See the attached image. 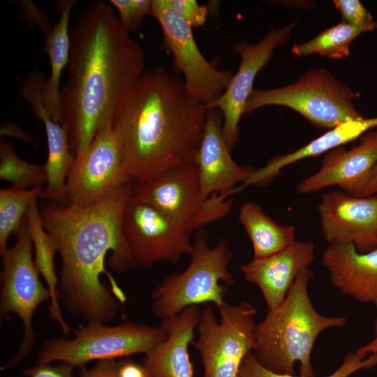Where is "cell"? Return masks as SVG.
I'll return each instance as SVG.
<instances>
[{
  "mask_svg": "<svg viewBox=\"0 0 377 377\" xmlns=\"http://www.w3.org/2000/svg\"><path fill=\"white\" fill-rule=\"evenodd\" d=\"M200 316L198 305H192L162 320L167 338L147 353L143 360L151 377H193L188 347L195 340Z\"/></svg>",
  "mask_w": 377,
  "mask_h": 377,
  "instance_id": "obj_20",
  "label": "cell"
},
{
  "mask_svg": "<svg viewBox=\"0 0 377 377\" xmlns=\"http://www.w3.org/2000/svg\"><path fill=\"white\" fill-rule=\"evenodd\" d=\"M360 96L325 68L310 70L290 85L271 89H253L244 110L249 114L266 105L290 108L313 126L326 129L363 117L354 101Z\"/></svg>",
  "mask_w": 377,
  "mask_h": 377,
  "instance_id": "obj_6",
  "label": "cell"
},
{
  "mask_svg": "<svg viewBox=\"0 0 377 377\" xmlns=\"http://www.w3.org/2000/svg\"><path fill=\"white\" fill-rule=\"evenodd\" d=\"M313 276L310 269L300 274L280 305L256 324L253 354L269 371L294 375L299 362L300 376L316 377L311 357L316 339L326 329L346 323L343 316H325L314 308L308 290Z\"/></svg>",
  "mask_w": 377,
  "mask_h": 377,
  "instance_id": "obj_4",
  "label": "cell"
},
{
  "mask_svg": "<svg viewBox=\"0 0 377 377\" xmlns=\"http://www.w3.org/2000/svg\"><path fill=\"white\" fill-rule=\"evenodd\" d=\"M377 365V354L363 355L355 352H348L340 367L325 377H348L362 369H370ZM237 377H302L294 375L279 374L267 370L260 364L252 352L244 357Z\"/></svg>",
  "mask_w": 377,
  "mask_h": 377,
  "instance_id": "obj_29",
  "label": "cell"
},
{
  "mask_svg": "<svg viewBox=\"0 0 377 377\" xmlns=\"http://www.w3.org/2000/svg\"><path fill=\"white\" fill-rule=\"evenodd\" d=\"M131 182L120 140L113 126H108L75 158L66 179V204L91 205Z\"/></svg>",
  "mask_w": 377,
  "mask_h": 377,
  "instance_id": "obj_12",
  "label": "cell"
},
{
  "mask_svg": "<svg viewBox=\"0 0 377 377\" xmlns=\"http://www.w3.org/2000/svg\"><path fill=\"white\" fill-rule=\"evenodd\" d=\"M375 126H377V117L343 122L295 151L276 156L269 161L264 167L253 170L247 180L233 190V193L251 185L265 186L288 165L305 158L326 154L355 140Z\"/></svg>",
  "mask_w": 377,
  "mask_h": 377,
  "instance_id": "obj_22",
  "label": "cell"
},
{
  "mask_svg": "<svg viewBox=\"0 0 377 377\" xmlns=\"http://www.w3.org/2000/svg\"><path fill=\"white\" fill-rule=\"evenodd\" d=\"M207 110L177 75L162 66L145 70L112 126L134 184L195 163Z\"/></svg>",
  "mask_w": 377,
  "mask_h": 377,
  "instance_id": "obj_3",
  "label": "cell"
},
{
  "mask_svg": "<svg viewBox=\"0 0 377 377\" xmlns=\"http://www.w3.org/2000/svg\"><path fill=\"white\" fill-rule=\"evenodd\" d=\"M238 218L252 243L254 259L276 253L296 241L293 226L276 223L253 202L242 205Z\"/></svg>",
  "mask_w": 377,
  "mask_h": 377,
  "instance_id": "obj_24",
  "label": "cell"
},
{
  "mask_svg": "<svg viewBox=\"0 0 377 377\" xmlns=\"http://www.w3.org/2000/svg\"><path fill=\"white\" fill-rule=\"evenodd\" d=\"M124 230L136 265L176 263L192 251L189 235L156 208L132 196L125 209Z\"/></svg>",
  "mask_w": 377,
  "mask_h": 377,
  "instance_id": "obj_13",
  "label": "cell"
},
{
  "mask_svg": "<svg viewBox=\"0 0 377 377\" xmlns=\"http://www.w3.org/2000/svg\"><path fill=\"white\" fill-rule=\"evenodd\" d=\"M151 15L160 24L165 47L182 72L188 93L207 107L226 90L233 73L220 70L200 51L192 27L175 10L170 0H152Z\"/></svg>",
  "mask_w": 377,
  "mask_h": 377,
  "instance_id": "obj_11",
  "label": "cell"
},
{
  "mask_svg": "<svg viewBox=\"0 0 377 377\" xmlns=\"http://www.w3.org/2000/svg\"><path fill=\"white\" fill-rule=\"evenodd\" d=\"M203 229L196 232L188 266L170 274L153 290L151 310L155 317L163 320L189 306L212 302L218 307L226 302V285L235 282L228 269L233 254L226 239L214 248L209 247Z\"/></svg>",
  "mask_w": 377,
  "mask_h": 377,
  "instance_id": "obj_5",
  "label": "cell"
},
{
  "mask_svg": "<svg viewBox=\"0 0 377 377\" xmlns=\"http://www.w3.org/2000/svg\"><path fill=\"white\" fill-rule=\"evenodd\" d=\"M129 183L99 202L77 206L49 202L40 209L45 230L61 260L57 298L71 316L87 323L112 321L126 296L106 270L117 273L136 265L124 230V215L132 196Z\"/></svg>",
  "mask_w": 377,
  "mask_h": 377,
  "instance_id": "obj_1",
  "label": "cell"
},
{
  "mask_svg": "<svg viewBox=\"0 0 377 377\" xmlns=\"http://www.w3.org/2000/svg\"><path fill=\"white\" fill-rule=\"evenodd\" d=\"M119 377H151L145 367L124 358L118 361Z\"/></svg>",
  "mask_w": 377,
  "mask_h": 377,
  "instance_id": "obj_35",
  "label": "cell"
},
{
  "mask_svg": "<svg viewBox=\"0 0 377 377\" xmlns=\"http://www.w3.org/2000/svg\"><path fill=\"white\" fill-rule=\"evenodd\" d=\"M203 136L197 154L201 198L213 195L228 198L238 184H243L253 170L235 163L223 133V116L219 110L207 108Z\"/></svg>",
  "mask_w": 377,
  "mask_h": 377,
  "instance_id": "obj_16",
  "label": "cell"
},
{
  "mask_svg": "<svg viewBox=\"0 0 377 377\" xmlns=\"http://www.w3.org/2000/svg\"><path fill=\"white\" fill-rule=\"evenodd\" d=\"M71 339L47 340L36 356V364L61 362L81 367L92 360L127 357L148 353L167 338L160 325L151 327L131 322L109 326L87 323L73 331Z\"/></svg>",
  "mask_w": 377,
  "mask_h": 377,
  "instance_id": "obj_7",
  "label": "cell"
},
{
  "mask_svg": "<svg viewBox=\"0 0 377 377\" xmlns=\"http://www.w3.org/2000/svg\"><path fill=\"white\" fill-rule=\"evenodd\" d=\"M374 337L368 343L361 346L355 352L359 355H370L377 354V318L374 323Z\"/></svg>",
  "mask_w": 377,
  "mask_h": 377,
  "instance_id": "obj_37",
  "label": "cell"
},
{
  "mask_svg": "<svg viewBox=\"0 0 377 377\" xmlns=\"http://www.w3.org/2000/svg\"><path fill=\"white\" fill-rule=\"evenodd\" d=\"M217 308L219 322L210 306L202 309L192 346L200 355L203 377H237L244 357L256 347L257 309L248 302Z\"/></svg>",
  "mask_w": 377,
  "mask_h": 377,
  "instance_id": "obj_9",
  "label": "cell"
},
{
  "mask_svg": "<svg viewBox=\"0 0 377 377\" xmlns=\"http://www.w3.org/2000/svg\"><path fill=\"white\" fill-rule=\"evenodd\" d=\"M25 219L35 251V263L52 293L50 306V317L59 322L64 333L68 334L71 328L64 320L57 298L58 279L56 275L54 257L57 252L54 241L45 230L36 200L30 205Z\"/></svg>",
  "mask_w": 377,
  "mask_h": 377,
  "instance_id": "obj_25",
  "label": "cell"
},
{
  "mask_svg": "<svg viewBox=\"0 0 377 377\" xmlns=\"http://www.w3.org/2000/svg\"><path fill=\"white\" fill-rule=\"evenodd\" d=\"M320 230L329 244L346 243L366 253L377 248V195L357 197L343 191L322 194Z\"/></svg>",
  "mask_w": 377,
  "mask_h": 377,
  "instance_id": "obj_15",
  "label": "cell"
},
{
  "mask_svg": "<svg viewBox=\"0 0 377 377\" xmlns=\"http://www.w3.org/2000/svg\"><path fill=\"white\" fill-rule=\"evenodd\" d=\"M73 368L61 362L57 365L52 363L36 364L24 369L20 377H73Z\"/></svg>",
  "mask_w": 377,
  "mask_h": 377,
  "instance_id": "obj_33",
  "label": "cell"
},
{
  "mask_svg": "<svg viewBox=\"0 0 377 377\" xmlns=\"http://www.w3.org/2000/svg\"><path fill=\"white\" fill-rule=\"evenodd\" d=\"M34 114L43 123L47 142L45 167L47 185L40 198L61 204L67 202L66 179L75 156L72 154L66 126L55 121L47 110L42 94L34 92L27 99Z\"/></svg>",
  "mask_w": 377,
  "mask_h": 377,
  "instance_id": "obj_21",
  "label": "cell"
},
{
  "mask_svg": "<svg viewBox=\"0 0 377 377\" xmlns=\"http://www.w3.org/2000/svg\"><path fill=\"white\" fill-rule=\"evenodd\" d=\"M377 164V130L367 131L357 145L339 147L325 154L320 169L297 187L301 194L318 191L330 186L354 195Z\"/></svg>",
  "mask_w": 377,
  "mask_h": 377,
  "instance_id": "obj_17",
  "label": "cell"
},
{
  "mask_svg": "<svg viewBox=\"0 0 377 377\" xmlns=\"http://www.w3.org/2000/svg\"><path fill=\"white\" fill-rule=\"evenodd\" d=\"M15 234V243L1 253L0 317L16 314L23 325V338L19 349L2 370L17 365L32 350L36 338L34 313L41 303L52 299V293L41 282L33 259L34 246L25 217Z\"/></svg>",
  "mask_w": 377,
  "mask_h": 377,
  "instance_id": "obj_10",
  "label": "cell"
},
{
  "mask_svg": "<svg viewBox=\"0 0 377 377\" xmlns=\"http://www.w3.org/2000/svg\"><path fill=\"white\" fill-rule=\"evenodd\" d=\"M315 257L311 241H295L285 249L240 266L245 280L260 290L267 311L276 309L285 299L297 276L309 269Z\"/></svg>",
  "mask_w": 377,
  "mask_h": 377,
  "instance_id": "obj_18",
  "label": "cell"
},
{
  "mask_svg": "<svg viewBox=\"0 0 377 377\" xmlns=\"http://www.w3.org/2000/svg\"><path fill=\"white\" fill-rule=\"evenodd\" d=\"M75 3L73 0L59 1V21L46 33L43 46L50 60V75L43 86V100L53 119L63 125L60 82L62 71L69 62L71 35L68 24Z\"/></svg>",
  "mask_w": 377,
  "mask_h": 377,
  "instance_id": "obj_23",
  "label": "cell"
},
{
  "mask_svg": "<svg viewBox=\"0 0 377 377\" xmlns=\"http://www.w3.org/2000/svg\"><path fill=\"white\" fill-rule=\"evenodd\" d=\"M332 3L341 14L342 20L349 24L365 26L375 21L359 0H334Z\"/></svg>",
  "mask_w": 377,
  "mask_h": 377,
  "instance_id": "obj_31",
  "label": "cell"
},
{
  "mask_svg": "<svg viewBox=\"0 0 377 377\" xmlns=\"http://www.w3.org/2000/svg\"><path fill=\"white\" fill-rule=\"evenodd\" d=\"M377 29V21L365 26H354L343 20L321 31L312 39L295 44L292 52L299 57L318 54L332 59L350 54V46L360 34Z\"/></svg>",
  "mask_w": 377,
  "mask_h": 377,
  "instance_id": "obj_26",
  "label": "cell"
},
{
  "mask_svg": "<svg viewBox=\"0 0 377 377\" xmlns=\"http://www.w3.org/2000/svg\"><path fill=\"white\" fill-rule=\"evenodd\" d=\"M321 263L342 294L377 308V248L361 253L352 244H329Z\"/></svg>",
  "mask_w": 377,
  "mask_h": 377,
  "instance_id": "obj_19",
  "label": "cell"
},
{
  "mask_svg": "<svg viewBox=\"0 0 377 377\" xmlns=\"http://www.w3.org/2000/svg\"><path fill=\"white\" fill-rule=\"evenodd\" d=\"M122 25L131 33L141 24L144 17L151 15L152 0H110Z\"/></svg>",
  "mask_w": 377,
  "mask_h": 377,
  "instance_id": "obj_30",
  "label": "cell"
},
{
  "mask_svg": "<svg viewBox=\"0 0 377 377\" xmlns=\"http://www.w3.org/2000/svg\"><path fill=\"white\" fill-rule=\"evenodd\" d=\"M374 195H377V164L354 195L367 197Z\"/></svg>",
  "mask_w": 377,
  "mask_h": 377,
  "instance_id": "obj_36",
  "label": "cell"
},
{
  "mask_svg": "<svg viewBox=\"0 0 377 377\" xmlns=\"http://www.w3.org/2000/svg\"><path fill=\"white\" fill-rule=\"evenodd\" d=\"M43 190L42 186L0 189V254L8 249L10 234L18 230L30 205L40 198Z\"/></svg>",
  "mask_w": 377,
  "mask_h": 377,
  "instance_id": "obj_27",
  "label": "cell"
},
{
  "mask_svg": "<svg viewBox=\"0 0 377 377\" xmlns=\"http://www.w3.org/2000/svg\"><path fill=\"white\" fill-rule=\"evenodd\" d=\"M118 361L115 359L100 360L93 367H80V377H119Z\"/></svg>",
  "mask_w": 377,
  "mask_h": 377,
  "instance_id": "obj_34",
  "label": "cell"
},
{
  "mask_svg": "<svg viewBox=\"0 0 377 377\" xmlns=\"http://www.w3.org/2000/svg\"><path fill=\"white\" fill-rule=\"evenodd\" d=\"M68 78L61 89L64 125L75 157L114 121L145 70L142 46L110 3L93 2L70 31Z\"/></svg>",
  "mask_w": 377,
  "mask_h": 377,
  "instance_id": "obj_2",
  "label": "cell"
},
{
  "mask_svg": "<svg viewBox=\"0 0 377 377\" xmlns=\"http://www.w3.org/2000/svg\"><path fill=\"white\" fill-rule=\"evenodd\" d=\"M295 24V21H293L279 29L272 30L256 44L242 41L232 47L241 59L239 68L224 93L207 107L221 112L223 133L230 150L239 142V123L244 114L258 73L271 59L274 51L288 40Z\"/></svg>",
  "mask_w": 377,
  "mask_h": 377,
  "instance_id": "obj_14",
  "label": "cell"
},
{
  "mask_svg": "<svg viewBox=\"0 0 377 377\" xmlns=\"http://www.w3.org/2000/svg\"><path fill=\"white\" fill-rule=\"evenodd\" d=\"M177 13L192 28L202 27L206 22L209 9L195 0H170Z\"/></svg>",
  "mask_w": 377,
  "mask_h": 377,
  "instance_id": "obj_32",
  "label": "cell"
},
{
  "mask_svg": "<svg viewBox=\"0 0 377 377\" xmlns=\"http://www.w3.org/2000/svg\"><path fill=\"white\" fill-rule=\"evenodd\" d=\"M0 178L11 188L27 189L42 186L47 181L45 165L31 163L20 158L12 145L4 140L0 142Z\"/></svg>",
  "mask_w": 377,
  "mask_h": 377,
  "instance_id": "obj_28",
  "label": "cell"
},
{
  "mask_svg": "<svg viewBox=\"0 0 377 377\" xmlns=\"http://www.w3.org/2000/svg\"><path fill=\"white\" fill-rule=\"evenodd\" d=\"M348 377H350V376H348Z\"/></svg>",
  "mask_w": 377,
  "mask_h": 377,
  "instance_id": "obj_38",
  "label": "cell"
},
{
  "mask_svg": "<svg viewBox=\"0 0 377 377\" xmlns=\"http://www.w3.org/2000/svg\"><path fill=\"white\" fill-rule=\"evenodd\" d=\"M132 197L156 208L191 235L228 215L233 200L213 195L205 200L195 163L175 167L134 184Z\"/></svg>",
  "mask_w": 377,
  "mask_h": 377,
  "instance_id": "obj_8",
  "label": "cell"
}]
</instances>
